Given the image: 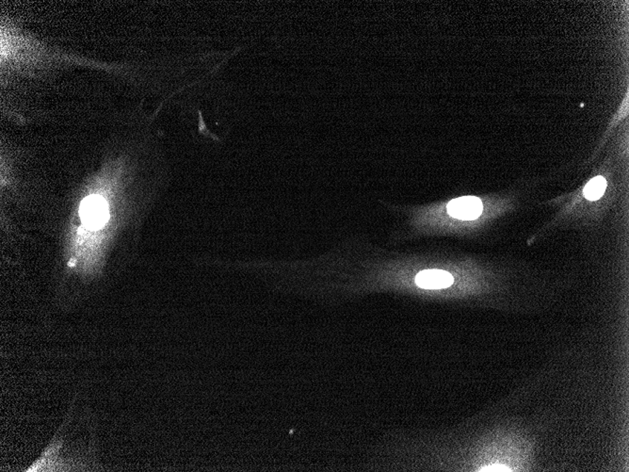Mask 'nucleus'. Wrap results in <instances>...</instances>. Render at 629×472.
<instances>
[{
  "mask_svg": "<svg viewBox=\"0 0 629 472\" xmlns=\"http://www.w3.org/2000/svg\"><path fill=\"white\" fill-rule=\"evenodd\" d=\"M447 210L452 218L473 221L481 215L483 210V202L478 197L464 196L453 199L449 203Z\"/></svg>",
  "mask_w": 629,
  "mask_h": 472,
  "instance_id": "f257e3e1",
  "label": "nucleus"
},
{
  "mask_svg": "<svg viewBox=\"0 0 629 472\" xmlns=\"http://www.w3.org/2000/svg\"><path fill=\"white\" fill-rule=\"evenodd\" d=\"M82 218L90 227L102 225L106 219V205L103 198L92 196L83 202L82 210Z\"/></svg>",
  "mask_w": 629,
  "mask_h": 472,
  "instance_id": "f03ea898",
  "label": "nucleus"
},
{
  "mask_svg": "<svg viewBox=\"0 0 629 472\" xmlns=\"http://www.w3.org/2000/svg\"><path fill=\"white\" fill-rule=\"evenodd\" d=\"M454 279L448 272L442 270L422 271L415 277V284L421 289H440L449 288Z\"/></svg>",
  "mask_w": 629,
  "mask_h": 472,
  "instance_id": "7ed1b4c3",
  "label": "nucleus"
},
{
  "mask_svg": "<svg viewBox=\"0 0 629 472\" xmlns=\"http://www.w3.org/2000/svg\"><path fill=\"white\" fill-rule=\"evenodd\" d=\"M607 181L603 176H596L591 179L584 189V195L586 198L594 201L598 200L600 197L604 195L606 189H607Z\"/></svg>",
  "mask_w": 629,
  "mask_h": 472,
  "instance_id": "20e7f679",
  "label": "nucleus"
}]
</instances>
